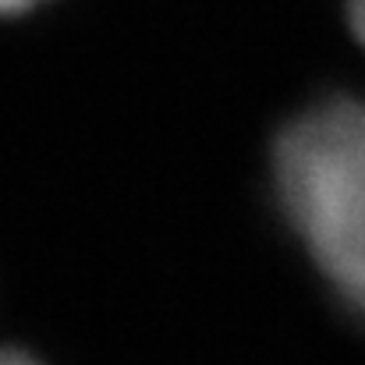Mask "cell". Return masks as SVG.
I'll use <instances>...</instances> for the list:
<instances>
[{
  "label": "cell",
  "instance_id": "obj_1",
  "mask_svg": "<svg viewBox=\"0 0 365 365\" xmlns=\"http://www.w3.org/2000/svg\"><path fill=\"white\" fill-rule=\"evenodd\" d=\"M273 185L319 273L365 316V103L327 100L284 124Z\"/></svg>",
  "mask_w": 365,
  "mask_h": 365
},
{
  "label": "cell",
  "instance_id": "obj_2",
  "mask_svg": "<svg viewBox=\"0 0 365 365\" xmlns=\"http://www.w3.org/2000/svg\"><path fill=\"white\" fill-rule=\"evenodd\" d=\"M348 21H351V32L365 43V0H348Z\"/></svg>",
  "mask_w": 365,
  "mask_h": 365
},
{
  "label": "cell",
  "instance_id": "obj_3",
  "mask_svg": "<svg viewBox=\"0 0 365 365\" xmlns=\"http://www.w3.org/2000/svg\"><path fill=\"white\" fill-rule=\"evenodd\" d=\"M0 365H43V362H36L29 351H18V348H0Z\"/></svg>",
  "mask_w": 365,
  "mask_h": 365
},
{
  "label": "cell",
  "instance_id": "obj_4",
  "mask_svg": "<svg viewBox=\"0 0 365 365\" xmlns=\"http://www.w3.org/2000/svg\"><path fill=\"white\" fill-rule=\"evenodd\" d=\"M39 4H46V0H0V14H25Z\"/></svg>",
  "mask_w": 365,
  "mask_h": 365
}]
</instances>
